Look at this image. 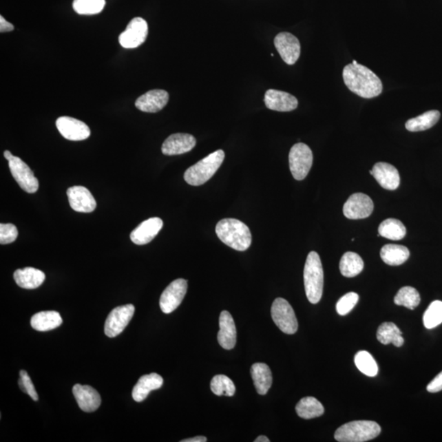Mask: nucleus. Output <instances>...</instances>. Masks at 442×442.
<instances>
[{
    "label": "nucleus",
    "instance_id": "1a4fd4ad",
    "mask_svg": "<svg viewBox=\"0 0 442 442\" xmlns=\"http://www.w3.org/2000/svg\"><path fill=\"white\" fill-rule=\"evenodd\" d=\"M149 34V25L142 17L129 21L127 29L119 36V43L125 49H136L144 44Z\"/></svg>",
    "mask_w": 442,
    "mask_h": 442
},
{
    "label": "nucleus",
    "instance_id": "a878e982",
    "mask_svg": "<svg viewBox=\"0 0 442 442\" xmlns=\"http://www.w3.org/2000/svg\"><path fill=\"white\" fill-rule=\"evenodd\" d=\"M63 324V319L57 311H41L34 314L30 324L36 331L46 332L53 330Z\"/></svg>",
    "mask_w": 442,
    "mask_h": 442
},
{
    "label": "nucleus",
    "instance_id": "5701e85b",
    "mask_svg": "<svg viewBox=\"0 0 442 442\" xmlns=\"http://www.w3.org/2000/svg\"><path fill=\"white\" fill-rule=\"evenodd\" d=\"M162 384V377L156 372L142 376L133 388L132 397L136 402L144 401L151 391L161 388Z\"/></svg>",
    "mask_w": 442,
    "mask_h": 442
},
{
    "label": "nucleus",
    "instance_id": "f03ea898",
    "mask_svg": "<svg viewBox=\"0 0 442 442\" xmlns=\"http://www.w3.org/2000/svg\"><path fill=\"white\" fill-rule=\"evenodd\" d=\"M215 233L224 244L233 249L244 251L251 244L250 229L242 221L236 219H223L215 227Z\"/></svg>",
    "mask_w": 442,
    "mask_h": 442
},
{
    "label": "nucleus",
    "instance_id": "2eb2a0df",
    "mask_svg": "<svg viewBox=\"0 0 442 442\" xmlns=\"http://www.w3.org/2000/svg\"><path fill=\"white\" fill-rule=\"evenodd\" d=\"M69 203L74 211L90 213L97 207L96 201L88 189L83 186H73L67 189Z\"/></svg>",
    "mask_w": 442,
    "mask_h": 442
},
{
    "label": "nucleus",
    "instance_id": "393cba45",
    "mask_svg": "<svg viewBox=\"0 0 442 442\" xmlns=\"http://www.w3.org/2000/svg\"><path fill=\"white\" fill-rule=\"evenodd\" d=\"M251 378L260 395H266L273 383L272 372L266 364L255 363L251 368Z\"/></svg>",
    "mask_w": 442,
    "mask_h": 442
},
{
    "label": "nucleus",
    "instance_id": "aec40b11",
    "mask_svg": "<svg viewBox=\"0 0 442 442\" xmlns=\"http://www.w3.org/2000/svg\"><path fill=\"white\" fill-rule=\"evenodd\" d=\"M169 101V94L166 90H153L141 95L136 102L138 110L154 114L163 109Z\"/></svg>",
    "mask_w": 442,
    "mask_h": 442
},
{
    "label": "nucleus",
    "instance_id": "72a5a7b5",
    "mask_svg": "<svg viewBox=\"0 0 442 442\" xmlns=\"http://www.w3.org/2000/svg\"><path fill=\"white\" fill-rule=\"evenodd\" d=\"M355 364L358 370L368 377H375L379 372V366L374 357L366 352L361 350L355 357Z\"/></svg>",
    "mask_w": 442,
    "mask_h": 442
},
{
    "label": "nucleus",
    "instance_id": "2f4dec72",
    "mask_svg": "<svg viewBox=\"0 0 442 442\" xmlns=\"http://www.w3.org/2000/svg\"><path fill=\"white\" fill-rule=\"evenodd\" d=\"M380 236L391 240H401L406 235V228L401 221L397 219H387L379 227Z\"/></svg>",
    "mask_w": 442,
    "mask_h": 442
},
{
    "label": "nucleus",
    "instance_id": "cd10ccee",
    "mask_svg": "<svg viewBox=\"0 0 442 442\" xmlns=\"http://www.w3.org/2000/svg\"><path fill=\"white\" fill-rule=\"evenodd\" d=\"M377 339L382 344H392L397 348H400L405 342L401 331L392 322H385L380 325L377 331Z\"/></svg>",
    "mask_w": 442,
    "mask_h": 442
},
{
    "label": "nucleus",
    "instance_id": "f704fd0d",
    "mask_svg": "<svg viewBox=\"0 0 442 442\" xmlns=\"http://www.w3.org/2000/svg\"><path fill=\"white\" fill-rule=\"evenodd\" d=\"M211 390L216 396L233 397L235 393V386L229 377L219 375L212 379Z\"/></svg>",
    "mask_w": 442,
    "mask_h": 442
},
{
    "label": "nucleus",
    "instance_id": "7c9ffc66",
    "mask_svg": "<svg viewBox=\"0 0 442 442\" xmlns=\"http://www.w3.org/2000/svg\"><path fill=\"white\" fill-rule=\"evenodd\" d=\"M339 268L342 275L346 278H352L361 274L364 269V262L358 254L348 251L342 255Z\"/></svg>",
    "mask_w": 442,
    "mask_h": 442
},
{
    "label": "nucleus",
    "instance_id": "9d476101",
    "mask_svg": "<svg viewBox=\"0 0 442 442\" xmlns=\"http://www.w3.org/2000/svg\"><path fill=\"white\" fill-rule=\"evenodd\" d=\"M188 290L187 281L178 279L171 282L160 298V307L165 314H171L183 302Z\"/></svg>",
    "mask_w": 442,
    "mask_h": 442
},
{
    "label": "nucleus",
    "instance_id": "6ab92c4d",
    "mask_svg": "<svg viewBox=\"0 0 442 442\" xmlns=\"http://www.w3.org/2000/svg\"><path fill=\"white\" fill-rule=\"evenodd\" d=\"M378 183L385 189L395 190L400 185V174L397 169L387 162H378L370 171Z\"/></svg>",
    "mask_w": 442,
    "mask_h": 442
},
{
    "label": "nucleus",
    "instance_id": "ea45409f",
    "mask_svg": "<svg viewBox=\"0 0 442 442\" xmlns=\"http://www.w3.org/2000/svg\"><path fill=\"white\" fill-rule=\"evenodd\" d=\"M19 384L21 391L25 393H28V395L32 398L33 401H38L39 397L36 390L34 388L32 381L30 379L27 371H20V379L19 380Z\"/></svg>",
    "mask_w": 442,
    "mask_h": 442
},
{
    "label": "nucleus",
    "instance_id": "423d86ee",
    "mask_svg": "<svg viewBox=\"0 0 442 442\" xmlns=\"http://www.w3.org/2000/svg\"><path fill=\"white\" fill-rule=\"evenodd\" d=\"M313 164V154L308 146L298 143L289 153V167L295 180H302L308 175Z\"/></svg>",
    "mask_w": 442,
    "mask_h": 442
},
{
    "label": "nucleus",
    "instance_id": "c756f323",
    "mask_svg": "<svg viewBox=\"0 0 442 442\" xmlns=\"http://www.w3.org/2000/svg\"><path fill=\"white\" fill-rule=\"evenodd\" d=\"M296 412L302 419H311L322 416L324 413V408L317 399L307 397L302 398L297 403Z\"/></svg>",
    "mask_w": 442,
    "mask_h": 442
},
{
    "label": "nucleus",
    "instance_id": "4c0bfd02",
    "mask_svg": "<svg viewBox=\"0 0 442 442\" xmlns=\"http://www.w3.org/2000/svg\"><path fill=\"white\" fill-rule=\"evenodd\" d=\"M359 295L355 293H348L339 299L336 305L337 313L340 315H346L350 313L357 304Z\"/></svg>",
    "mask_w": 442,
    "mask_h": 442
},
{
    "label": "nucleus",
    "instance_id": "39448f33",
    "mask_svg": "<svg viewBox=\"0 0 442 442\" xmlns=\"http://www.w3.org/2000/svg\"><path fill=\"white\" fill-rule=\"evenodd\" d=\"M381 432L378 423L368 420H359L344 424L335 432L336 441L340 442H365L375 439Z\"/></svg>",
    "mask_w": 442,
    "mask_h": 442
},
{
    "label": "nucleus",
    "instance_id": "a211bd4d",
    "mask_svg": "<svg viewBox=\"0 0 442 442\" xmlns=\"http://www.w3.org/2000/svg\"><path fill=\"white\" fill-rule=\"evenodd\" d=\"M163 227L161 218H149L142 222L131 233V240L134 244L145 245L154 240Z\"/></svg>",
    "mask_w": 442,
    "mask_h": 442
},
{
    "label": "nucleus",
    "instance_id": "9b49d317",
    "mask_svg": "<svg viewBox=\"0 0 442 442\" xmlns=\"http://www.w3.org/2000/svg\"><path fill=\"white\" fill-rule=\"evenodd\" d=\"M11 174L21 189L28 193H34L39 189V181L27 164L19 157H14L8 161Z\"/></svg>",
    "mask_w": 442,
    "mask_h": 442
},
{
    "label": "nucleus",
    "instance_id": "6e6552de",
    "mask_svg": "<svg viewBox=\"0 0 442 442\" xmlns=\"http://www.w3.org/2000/svg\"><path fill=\"white\" fill-rule=\"evenodd\" d=\"M136 308L132 304L116 307L108 315L104 325V333L108 337L120 335L133 318Z\"/></svg>",
    "mask_w": 442,
    "mask_h": 442
},
{
    "label": "nucleus",
    "instance_id": "58836bf2",
    "mask_svg": "<svg viewBox=\"0 0 442 442\" xmlns=\"http://www.w3.org/2000/svg\"><path fill=\"white\" fill-rule=\"evenodd\" d=\"M17 236H19V231L14 224L3 223L0 224V244L2 245L12 244L17 240Z\"/></svg>",
    "mask_w": 442,
    "mask_h": 442
},
{
    "label": "nucleus",
    "instance_id": "a18cd8bd",
    "mask_svg": "<svg viewBox=\"0 0 442 442\" xmlns=\"http://www.w3.org/2000/svg\"><path fill=\"white\" fill-rule=\"evenodd\" d=\"M254 441L255 442H270V440H269L268 437L266 436H260Z\"/></svg>",
    "mask_w": 442,
    "mask_h": 442
},
{
    "label": "nucleus",
    "instance_id": "c85d7f7f",
    "mask_svg": "<svg viewBox=\"0 0 442 442\" xmlns=\"http://www.w3.org/2000/svg\"><path fill=\"white\" fill-rule=\"evenodd\" d=\"M441 114L439 111L431 110L412 119L406 123V128L411 132L427 131L434 127L439 123Z\"/></svg>",
    "mask_w": 442,
    "mask_h": 442
},
{
    "label": "nucleus",
    "instance_id": "dca6fc26",
    "mask_svg": "<svg viewBox=\"0 0 442 442\" xmlns=\"http://www.w3.org/2000/svg\"><path fill=\"white\" fill-rule=\"evenodd\" d=\"M195 145H196V138L191 134H173L163 143L162 151L167 156L180 155L191 151Z\"/></svg>",
    "mask_w": 442,
    "mask_h": 442
},
{
    "label": "nucleus",
    "instance_id": "c9c22d12",
    "mask_svg": "<svg viewBox=\"0 0 442 442\" xmlns=\"http://www.w3.org/2000/svg\"><path fill=\"white\" fill-rule=\"evenodd\" d=\"M105 4V0H74L72 6L78 14L94 15L101 12Z\"/></svg>",
    "mask_w": 442,
    "mask_h": 442
},
{
    "label": "nucleus",
    "instance_id": "e433bc0d",
    "mask_svg": "<svg viewBox=\"0 0 442 442\" xmlns=\"http://www.w3.org/2000/svg\"><path fill=\"white\" fill-rule=\"evenodd\" d=\"M442 323V302L434 301L424 312L423 324L428 329L434 328Z\"/></svg>",
    "mask_w": 442,
    "mask_h": 442
},
{
    "label": "nucleus",
    "instance_id": "0eeeda50",
    "mask_svg": "<svg viewBox=\"0 0 442 442\" xmlns=\"http://www.w3.org/2000/svg\"><path fill=\"white\" fill-rule=\"evenodd\" d=\"M271 317L280 330L286 335H294L298 323L291 305L284 298H276L271 307Z\"/></svg>",
    "mask_w": 442,
    "mask_h": 442
},
{
    "label": "nucleus",
    "instance_id": "412c9836",
    "mask_svg": "<svg viewBox=\"0 0 442 442\" xmlns=\"http://www.w3.org/2000/svg\"><path fill=\"white\" fill-rule=\"evenodd\" d=\"M265 103L269 109L277 112H291L298 106L297 99L293 95L273 89L266 91Z\"/></svg>",
    "mask_w": 442,
    "mask_h": 442
},
{
    "label": "nucleus",
    "instance_id": "4468645a",
    "mask_svg": "<svg viewBox=\"0 0 442 442\" xmlns=\"http://www.w3.org/2000/svg\"><path fill=\"white\" fill-rule=\"evenodd\" d=\"M56 127L60 134L68 140L81 141L90 136V129L87 125L69 116H61L56 120Z\"/></svg>",
    "mask_w": 442,
    "mask_h": 442
},
{
    "label": "nucleus",
    "instance_id": "473e14b6",
    "mask_svg": "<svg viewBox=\"0 0 442 442\" xmlns=\"http://www.w3.org/2000/svg\"><path fill=\"white\" fill-rule=\"evenodd\" d=\"M421 298L417 290L414 288L403 287L394 297V302L397 306H402L406 307L410 310H414L419 305Z\"/></svg>",
    "mask_w": 442,
    "mask_h": 442
},
{
    "label": "nucleus",
    "instance_id": "c03bdc74",
    "mask_svg": "<svg viewBox=\"0 0 442 442\" xmlns=\"http://www.w3.org/2000/svg\"><path fill=\"white\" fill-rule=\"evenodd\" d=\"M4 158H6L8 161H10L11 159L14 158V156L12 154L10 151L6 150L3 153Z\"/></svg>",
    "mask_w": 442,
    "mask_h": 442
},
{
    "label": "nucleus",
    "instance_id": "ddd939ff",
    "mask_svg": "<svg viewBox=\"0 0 442 442\" xmlns=\"http://www.w3.org/2000/svg\"><path fill=\"white\" fill-rule=\"evenodd\" d=\"M275 46L282 59L288 65L297 63L301 54V45L298 39L288 32H282L275 38Z\"/></svg>",
    "mask_w": 442,
    "mask_h": 442
},
{
    "label": "nucleus",
    "instance_id": "37998d69",
    "mask_svg": "<svg viewBox=\"0 0 442 442\" xmlns=\"http://www.w3.org/2000/svg\"><path fill=\"white\" fill-rule=\"evenodd\" d=\"M207 441V437L199 436H195L193 439H185L181 441L182 442H206Z\"/></svg>",
    "mask_w": 442,
    "mask_h": 442
},
{
    "label": "nucleus",
    "instance_id": "7ed1b4c3",
    "mask_svg": "<svg viewBox=\"0 0 442 442\" xmlns=\"http://www.w3.org/2000/svg\"><path fill=\"white\" fill-rule=\"evenodd\" d=\"M304 284L307 298L312 304L322 300L324 289V271L319 255L311 251L304 268Z\"/></svg>",
    "mask_w": 442,
    "mask_h": 442
},
{
    "label": "nucleus",
    "instance_id": "f3484780",
    "mask_svg": "<svg viewBox=\"0 0 442 442\" xmlns=\"http://www.w3.org/2000/svg\"><path fill=\"white\" fill-rule=\"evenodd\" d=\"M78 406L86 413L94 412L101 405V397L99 393L88 385L76 384L72 389Z\"/></svg>",
    "mask_w": 442,
    "mask_h": 442
},
{
    "label": "nucleus",
    "instance_id": "b1692460",
    "mask_svg": "<svg viewBox=\"0 0 442 442\" xmlns=\"http://www.w3.org/2000/svg\"><path fill=\"white\" fill-rule=\"evenodd\" d=\"M14 277L16 284L25 289L37 288L45 280V273L32 267L17 270Z\"/></svg>",
    "mask_w": 442,
    "mask_h": 442
},
{
    "label": "nucleus",
    "instance_id": "20e7f679",
    "mask_svg": "<svg viewBox=\"0 0 442 442\" xmlns=\"http://www.w3.org/2000/svg\"><path fill=\"white\" fill-rule=\"evenodd\" d=\"M224 151L221 149L208 155L187 169L185 173V180L193 186L204 185L218 171L224 162Z\"/></svg>",
    "mask_w": 442,
    "mask_h": 442
},
{
    "label": "nucleus",
    "instance_id": "4be33fe9",
    "mask_svg": "<svg viewBox=\"0 0 442 442\" xmlns=\"http://www.w3.org/2000/svg\"><path fill=\"white\" fill-rule=\"evenodd\" d=\"M220 331L218 339L221 348L231 350L235 348L237 340V331L235 320L227 311L221 312L219 319Z\"/></svg>",
    "mask_w": 442,
    "mask_h": 442
},
{
    "label": "nucleus",
    "instance_id": "f257e3e1",
    "mask_svg": "<svg viewBox=\"0 0 442 442\" xmlns=\"http://www.w3.org/2000/svg\"><path fill=\"white\" fill-rule=\"evenodd\" d=\"M342 76L348 88L359 97L372 98L382 93L383 84L379 77L361 64L346 65Z\"/></svg>",
    "mask_w": 442,
    "mask_h": 442
},
{
    "label": "nucleus",
    "instance_id": "a19ab883",
    "mask_svg": "<svg viewBox=\"0 0 442 442\" xmlns=\"http://www.w3.org/2000/svg\"><path fill=\"white\" fill-rule=\"evenodd\" d=\"M428 392L436 393L442 391V371L428 385Z\"/></svg>",
    "mask_w": 442,
    "mask_h": 442
},
{
    "label": "nucleus",
    "instance_id": "f8f14e48",
    "mask_svg": "<svg viewBox=\"0 0 442 442\" xmlns=\"http://www.w3.org/2000/svg\"><path fill=\"white\" fill-rule=\"evenodd\" d=\"M374 211V202L366 194L354 193L346 202L344 214L350 220L365 219Z\"/></svg>",
    "mask_w": 442,
    "mask_h": 442
},
{
    "label": "nucleus",
    "instance_id": "bb28decb",
    "mask_svg": "<svg viewBox=\"0 0 442 442\" xmlns=\"http://www.w3.org/2000/svg\"><path fill=\"white\" fill-rule=\"evenodd\" d=\"M381 258L384 263L392 266H401L410 257V251L405 246L387 244L380 251Z\"/></svg>",
    "mask_w": 442,
    "mask_h": 442
},
{
    "label": "nucleus",
    "instance_id": "79ce46f5",
    "mask_svg": "<svg viewBox=\"0 0 442 442\" xmlns=\"http://www.w3.org/2000/svg\"><path fill=\"white\" fill-rule=\"evenodd\" d=\"M14 29V25L8 23V21L3 19V16H0V32H12Z\"/></svg>",
    "mask_w": 442,
    "mask_h": 442
}]
</instances>
